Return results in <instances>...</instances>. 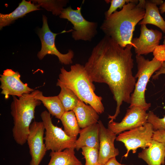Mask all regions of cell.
Here are the masks:
<instances>
[{
	"label": "cell",
	"instance_id": "6da1fadb",
	"mask_svg": "<svg viewBox=\"0 0 165 165\" xmlns=\"http://www.w3.org/2000/svg\"><path fill=\"white\" fill-rule=\"evenodd\" d=\"M133 47L128 45L123 48L105 35L94 47L84 66L92 82L106 84L113 94L116 107L114 114L108 115L110 122L120 113L123 102L130 103L136 82L132 72Z\"/></svg>",
	"mask_w": 165,
	"mask_h": 165
},
{
	"label": "cell",
	"instance_id": "7a4b0ae2",
	"mask_svg": "<svg viewBox=\"0 0 165 165\" xmlns=\"http://www.w3.org/2000/svg\"><path fill=\"white\" fill-rule=\"evenodd\" d=\"M146 0H135L127 3L119 11H116L105 18L100 28L105 35L113 39L121 47L134 45L131 41L137 24L145 13Z\"/></svg>",
	"mask_w": 165,
	"mask_h": 165
},
{
	"label": "cell",
	"instance_id": "3957f363",
	"mask_svg": "<svg viewBox=\"0 0 165 165\" xmlns=\"http://www.w3.org/2000/svg\"><path fill=\"white\" fill-rule=\"evenodd\" d=\"M60 71L57 86L71 90L80 100L91 106L98 114L104 112L102 97L95 94V86L91 81L84 66L76 64L71 66L69 71L63 67L61 68Z\"/></svg>",
	"mask_w": 165,
	"mask_h": 165
},
{
	"label": "cell",
	"instance_id": "277c9868",
	"mask_svg": "<svg viewBox=\"0 0 165 165\" xmlns=\"http://www.w3.org/2000/svg\"><path fill=\"white\" fill-rule=\"evenodd\" d=\"M41 103L40 100L34 98L32 93L24 94L18 98L13 96L10 105L14 125L12 133L18 144L23 145L27 142L31 121L35 118V109Z\"/></svg>",
	"mask_w": 165,
	"mask_h": 165
},
{
	"label": "cell",
	"instance_id": "5b68a950",
	"mask_svg": "<svg viewBox=\"0 0 165 165\" xmlns=\"http://www.w3.org/2000/svg\"><path fill=\"white\" fill-rule=\"evenodd\" d=\"M135 58L138 72L135 77L138 79L131 95L129 107L151 106V104L147 103L145 99L146 86L151 76L161 67L163 62L157 61L154 57L150 61L142 55H136Z\"/></svg>",
	"mask_w": 165,
	"mask_h": 165
},
{
	"label": "cell",
	"instance_id": "8992f818",
	"mask_svg": "<svg viewBox=\"0 0 165 165\" xmlns=\"http://www.w3.org/2000/svg\"><path fill=\"white\" fill-rule=\"evenodd\" d=\"M50 115L46 110L40 114L46 130L44 140L47 150L58 152L66 148H75L76 139L69 137L61 128L55 126L52 123Z\"/></svg>",
	"mask_w": 165,
	"mask_h": 165
},
{
	"label": "cell",
	"instance_id": "52a82bcc",
	"mask_svg": "<svg viewBox=\"0 0 165 165\" xmlns=\"http://www.w3.org/2000/svg\"><path fill=\"white\" fill-rule=\"evenodd\" d=\"M81 7L73 9L71 6L62 10L59 17L66 19L73 25L72 38L76 41H90L97 33V24L86 20L81 13Z\"/></svg>",
	"mask_w": 165,
	"mask_h": 165
},
{
	"label": "cell",
	"instance_id": "ba28073f",
	"mask_svg": "<svg viewBox=\"0 0 165 165\" xmlns=\"http://www.w3.org/2000/svg\"><path fill=\"white\" fill-rule=\"evenodd\" d=\"M154 131L152 124L147 122L142 126L119 134L116 140L123 143L127 150L123 156L127 157L130 150L134 153L139 148L144 149L149 147L152 140Z\"/></svg>",
	"mask_w": 165,
	"mask_h": 165
},
{
	"label": "cell",
	"instance_id": "9c48e42d",
	"mask_svg": "<svg viewBox=\"0 0 165 165\" xmlns=\"http://www.w3.org/2000/svg\"><path fill=\"white\" fill-rule=\"evenodd\" d=\"M42 25L38 29V34L41 42V49L38 52L37 56L40 60L42 59L47 54L57 56L60 62L62 64L68 65L72 63V59L74 57L73 51L70 50L66 54H62L59 51L56 47L55 39L58 34L52 32L49 27L47 18L42 16Z\"/></svg>",
	"mask_w": 165,
	"mask_h": 165
},
{
	"label": "cell",
	"instance_id": "30bf717a",
	"mask_svg": "<svg viewBox=\"0 0 165 165\" xmlns=\"http://www.w3.org/2000/svg\"><path fill=\"white\" fill-rule=\"evenodd\" d=\"M150 107L129 106L121 121L109 122L108 128L117 135L144 125L147 122L148 113L146 111Z\"/></svg>",
	"mask_w": 165,
	"mask_h": 165
},
{
	"label": "cell",
	"instance_id": "8fae6325",
	"mask_svg": "<svg viewBox=\"0 0 165 165\" xmlns=\"http://www.w3.org/2000/svg\"><path fill=\"white\" fill-rule=\"evenodd\" d=\"M45 126L42 121H34L31 124L27 142L31 157L30 165H39L47 150L44 142Z\"/></svg>",
	"mask_w": 165,
	"mask_h": 165
},
{
	"label": "cell",
	"instance_id": "7c38bea8",
	"mask_svg": "<svg viewBox=\"0 0 165 165\" xmlns=\"http://www.w3.org/2000/svg\"><path fill=\"white\" fill-rule=\"evenodd\" d=\"M0 76L1 94L5 96L6 99L9 98V95L19 97L24 94H29L34 90L27 84L23 82L20 79V74L17 71L7 69Z\"/></svg>",
	"mask_w": 165,
	"mask_h": 165
},
{
	"label": "cell",
	"instance_id": "4fadbf2b",
	"mask_svg": "<svg viewBox=\"0 0 165 165\" xmlns=\"http://www.w3.org/2000/svg\"><path fill=\"white\" fill-rule=\"evenodd\" d=\"M162 36L160 31L148 29L146 25H141L139 36L133 38L131 41L136 55H146L153 52L159 45Z\"/></svg>",
	"mask_w": 165,
	"mask_h": 165
},
{
	"label": "cell",
	"instance_id": "5bb4252c",
	"mask_svg": "<svg viewBox=\"0 0 165 165\" xmlns=\"http://www.w3.org/2000/svg\"><path fill=\"white\" fill-rule=\"evenodd\" d=\"M98 123L99 125L98 162L100 165H105L110 159L119 154L118 149L115 148L114 145L116 134L106 128L100 120Z\"/></svg>",
	"mask_w": 165,
	"mask_h": 165
},
{
	"label": "cell",
	"instance_id": "9a60e30c",
	"mask_svg": "<svg viewBox=\"0 0 165 165\" xmlns=\"http://www.w3.org/2000/svg\"><path fill=\"white\" fill-rule=\"evenodd\" d=\"M138 156L148 165H164L165 142H159L152 139L150 145L144 148Z\"/></svg>",
	"mask_w": 165,
	"mask_h": 165
},
{
	"label": "cell",
	"instance_id": "2e32d148",
	"mask_svg": "<svg viewBox=\"0 0 165 165\" xmlns=\"http://www.w3.org/2000/svg\"><path fill=\"white\" fill-rule=\"evenodd\" d=\"M99 125L98 123L80 129L79 136L75 142L77 151L84 147L99 148Z\"/></svg>",
	"mask_w": 165,
	"mask_h": 165
},
{
	"label": "cell",
	"instance_id": "e0dca14e",
	"mask_svg": "<svg viewBox=\"0 0 165 165\" xmlns=\"http://www.w3.org/2000/svg\"><path fill=\"white\" fill-rule=\"evenodd\" d=\"M163 3L162 0H146L145 14L138 24H152L158 27L165 33V21L160 15L157 6V5H161Z\"/></svg>",
	"mask_w": 165,
	"mask_h": 165
},
{
	"label": "cell",
	"instance_id": "ac0fdd59",
	"mask_svg": "<svg viewBox=\"0 0 165 165\" xmlns=\"http://www.w3.org/2000/svg\"><path fill=\"white\" fill-rule=\"evenodd\" d=\"M73 111L80 128L86 127L97 123L99 121L98 114L95 110L80 100Z\"/></svg>",
	"mask_w": 165,
	"mask_h": 165
},
{
	"label": "cell",
	"instance_id": "d6986e66",
	"mask_svg": "<svg viewBox=\"0 0 165 165\" xmlns=\"http://www.w3.org/2000/svg\"><path fill=\"white\" fill-rule=\"evenodd\" d=\"M39 6L31 1L23 0L18 7L13 12L9 14L0 13V29L8 26L19 18L23 17L27 14L40 9Z\"/></svg>",
	"mask_w": 165,
	"mask_h": 165
},
{
	"label": "cell",
	"instance_id": "ffe728a7",
	"mask_svg": "<svg viewBox=\"0 0 165 165\" xmlns=\"http://www.w3.org/2000/svg\"><path fill=\"white\" fill-rule=\"evenodd\" d=\"M31 93L35 98L40 100L43 104L51 115L60 119L65 111L58 95L45 96L42 91L38 90H34Z\"/></svg>",
	"mask_w": 165,
	"mask_h": 165
},
{
	"label": "cell",
	"instance_id": "44dd1931",
	"mask_svg": "<svg viewBox=\"0 0 165 165\" xmlns=\"http://www.w3.org/2000/svg\"><path fill=\"white\" fill-rule=\"evenodd\" d=\"M75 148H66L61 151H51L48 165H83L75 155Z\"/></svg>",
	"mask_w": 165,
	"mask_h": 165
},
{
	"label": "cell",
	"instance_id": "7402d4cb",
	"mask_svg": "<svg viewBox=\"0 0 165 165\" xmlns=\"http://www.w3.org/2000/svg\"><path fill=\"white\" fill-rule=\"evenodd\" d=\"M60 119L65 133L69 137L76 139L80 129L73 111H65Z\"/></svg>",
	"mask_w": 165,
	"mask_h": 165
},
{
	"label": "cell",
	"instance_id": "603a6c76",
	"mask_svg": "<svg viewBox=\"0 0 165 165\" xmlns=\"http://www.w3.org/2000/svg\"><path fill=\"white\" fill-rule=\"evenodd\" d=\"M58 95L65 111L73 110L77 105L79 99L74 92L67 88L61 86Z\"/></svg>",
	"mask_w": 165,
	"mask_h": 165
},
{
	"label": "cell",
	"instance_id": "cb8c5ba5",
	"mask_svg": "<svg viewBox=\"0 0 165 165\" xmlns=\"http://www.w3.org/2000/svg\"><path fill=\"white\" fill-rule=\"evenodd\" d=\"M33 3H36L39 7L41 6L48 11L52 12V13L56 16L61 14L63 7L65 6L68 1L58 0H31Z\"/></svg>",
	"mask_w": 165,
	"mask_h": 165
},
{
	"label": "cell",
	"instance_id": "d4e9b609",
	"mask_svg": "<svg viewBox=\"0 0 165 165\" xmlns=\"http://www.w3.org/2000/svg\"><path fill=\"white\" fill-rule=\"evenodd\" d=\"M82 149V154L86 160L85 165H100L98 162L99 149L84 147Z\"/></svg>",
	"mask_w": 165,
	"mask_h": 165
},
{
	"label": "cell",
	"instance_id": "484cf974",
	"mask_svg": "<svg viewBox=\"0 0 165 165\" xmlns=\"http://www.w3.org/2000/svg\"><path fill=\"white\" fill-rule=\"evenodd\" d=\"M148 113L147 122L152 124L154 131L165 130V116L160 118L152 112Z\"/></svg>",
	"mask_w": 165,
	"mask_h": 165
},
{
	"label": "cell",
	"instance_id": "4316f807",
	"mask_svg": "<svg viewBox=\"0 0 165 165\" xmlns=\"http://www.w3.org/2000/svg\"><path fill=\"white\" fill-rule=\"evenodd\" d=\"M135 0H112L109 1L111 2L110 6L108 10L105 13V18L109 17L114 12L116 11L118 8L122 9L123 6L127 3L133 2Z\"/></svg>",
	"mask_w": 165,
	"mask_h": 165
},
{
	"label": "cell",
	"instance_id": "83f0119b",
	"mask_svg": "<svg viewBox=\"0 0 165 165\" xmlns=\"http://www.w3.org/2000/svg\"><path fill=\"white\" fill-rule=\"evenodd\" d=\"M154 57L157 61L165 62V45H159L156 47L153 52Z\"/></svg>",
	"mask_w": 165,
	"mask_h": 165
},
{
	"label": "cell",
	"instance_id": "f1b7e54d",
	"mask_svg": "<svg viewBox=\"0 0 165 165\" xmlns=\"http://www.w3.org/2000/svg\"><path fill=\"white\" fill-rule=\"evenodd\" d=\"M152 138L159 142H165V130L154 131Z\"/></svg>",
	"mask_w": 165,
	"mask_h": 165
},
{
	"label": "cell",
	"instance_id": "f546056e",
	"mask_svg": "<svg viewBox=\"0 0 165 165\" xmlns=\"http://www.w3.org/2000/svg\"><path fill=\"white\" fill-rule=\"evenodd\" d=\"M162 74H165V62H163L161 67L155 72V74L152 76V79H156Z\"/></svg>",
	"mask_w": 165,
	"mask_h": 165
},
{
	"label": "cell",
	"instance_id": "4dcf8cb0",
	"mask_svg": "<svg viewBox=\"0 0 165 165\" xmlns=\"http://www.w3.org/2000/svg\"><path fill=\"white\" fill-rule=\"evenodd\" d=\"M105 165H127L121 164L116 160V157H113L110 159L106 163Z\"/></svg>",
	"mask_w": 165,
	"mask_h": 165
},
{
	"label": "cell",
	"instance_id": "1f68e13d",
	"mask_svg": "<svg viewBox=\"0 0 165 165\" xmlns=\"http://www.w3.org/2000/svg\"><path fill=\"white\" fill-rule=\"evenodd\" d=\"M160 12L161 13L163 14L165 12V2L162 4L159 8Z\"/></svg>",
	"mask_w": 165,
	"mask_h": 165
},
{
	"label": "cell",
	"instance_id": "d6a6232c",
	"mask_svg": "<svg viewBox=\"0 0 165 165\" xmlns=\"http://www.w3.org/2000/svg\"><path fill=\"white\" fill-rule=\"evenodd\" d=\"M163 44L165 45V36L163 42Z\"/></svg>",
	"mask_w": 165,
	"mask_h": 165
}]
</instances>
